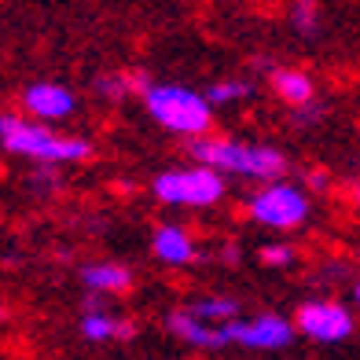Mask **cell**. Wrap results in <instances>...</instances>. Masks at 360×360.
<instances>
[{
    "instance_id": "11",
    "label": "cell",
    "mask_w": 360,
    "mask_h": 360,
    "mask_svg": "<svg viewBox=\"0 0 360 360\" xmlns=\"http://www.w3.org/2000/svg\"><path fill=\"white\" fill-rule=\"evenodd\" d=\"M81 335H85L89 342H114V338H133V323L129 320H118L103 313V309L89 305L85 316H81Z\"/></svg>"
},
{
    "instance_id": "1",
    "label": "cell",
    "mask_w": 360,
    "mask_h": 360,
    "mask_svg": "<svg viewBox=\"0 0 360 360\" xmlns=\"http://www.w3.org/2000/svg\"><path fill=\"white\" fill-rule=\"evenodd\" d=\"M188 151L195 155L199 166L217 169L221 176H250V180L276 184L287 173L283 151L280 147H269V143H239V140L202 136V140H191Z\"/></svg>"
},
{
    "instance_id": "15",
    "label": "cell",
    "mask_w": 360,
    "mask_h": 360,
    "mask_svg": "<svg viewBox=\"0 0 360 360\" xmlns=\"http://www.w3.org/2000/svg\"><path fill=\"white\" fill-rule=\"evenodd\" d=\"M151 89V81H147L143 74H103L100 77V92L110 96V100H125V96H133V92H147Z\"/></svg>"
},
{
    "instance_id": "3",
    "label": "cell",
    "mask_w": 360,
    "mask_h": 360,
    "mask_svg": "<svg viewBox=\"0 0 360 360\" xmlns=\"http://www.w3.org/2000/svg\"><path fill=\"white\" fill-rule=\"evenodd\" d=\"M143 107L166 133L188 140H202L214 122V103L188 85H151L143 92Z\"/></svg>"
},
{
    "instance_id": "10",
    "label": "cell",
    "mask_w": 360,
    "mask_h": 360,
    "mask_svg": "<svg viewBox=\"0 0 360 360\" xmlns=\"http://www.w3.org/2000/svg\"><path fill=\"white\" fill-rule=\"evenodd\" d=\"M151 250H155V257L162 261V265H176V269L191 265L195 254H199L191 232H184L180 224H162L155 232V239H151Z\"/></svg>"
},
{
    "instance_id": "20",
    "label": "cell",
    "mask_w": 360,
    "mask_h": 360,
    "mask_svg": "<svg viewBox=\"0 0 360 360\" xmlns=\"http://www.w3.org/2000/svg\"><path fill=\"white\" fill-rule=\"evenodd\" d=\"M353 298H356V305H360V280H356V287H353Z\"/></svg>"
},
{
    "instance_id": "2",
    "label": "cell",
    "mask_w": 360,
    "mask_h": 360,
    "mask_svg": "<svg viewBox=\"0 0 360 360\" xmlns=\"http://www.w3.org/2000/svg\"><path fill=\"white\" fill-rule=\"evenodd\" d=\"M0 143L4 151L41 162V166H63V162H81L92 155V143L81 136H59L41 122H26L15 114H0Z\"/></svg>"
},
{
    "instance_id": "12",
    "label": "cell",
    "mask_w": 360,
    "mask_h": 360,
    "mask_svg": "<svg viewBox=\"0 0 360 360\" xmlns=\"http://www.w3.org/2000/svg\"><path fill=\"white\" fill-rule=\"evenodd\" d=\"M272 89H276V96H280L283 103H290L294 110L309 107V103H313V96H316L313 77L302 74V70H272Z\"/></svg>"
},
{
    "instance_id": "4",
    "label": "cell",
    "mask_w": 360,
    "mask_h": 360,
    "mask_svg": "<svg viewBox=\"0 0 360 360\" xmlns=\"http://www.w3.org/2000/svg\"><path fill=\"white\" fill-rule=\"evenodd\" d=\"M151 191L166 206H214L224 199V176L210 166L166 169L155 176Z\"/></svg>"
},
{
    "instance_id": "19",
    "label": "cell",
    "mask_w": 360,
    "mask_h": 360,
    "mask_svg": "<svg viewBox=\"0 0 360 360\" xmlns=\"http://www.w3.org/2000/svg\"><path fill=\"white\" fill-rule=\"evenodd\" d=\"M309 180H313V188H323V184H327L323 173H309Z\"/></svg>"
},
{
    "instance_id": "9",
    "label": "cell",
    "mask_w": 360,
    "mask_h": 360,
    "mask_svg": "<svg viewBox=\"0 0 360 360\" xmlns=\"http://www.w3.org/2000/svg\"><path fill=\"white\" fill-rule=\"evenodd\" d=\"M166 331L173 338H180L184 346L191 349H224L228 346V335L224 327H214V323H202L199 316H191L188 309H173V313L166 316Z\"/></svg>"
},
{
    "instance_id": "17",
    "label": "cell",
    "mask_w": 360,
    "mask_h": 360,
    "mask_svg": "<svg viewBox=\"0 0 360 360\" xmlns=\"http://www.w3.org/2000/svg\"><path fill=\"white\" fill-rule=\"evenodd\" d=\"M290 22H294V30H298V34L313 37L316 26H320V8H316V0H294Z\"/></svg>"
},
{
    "instance_id": "5",
    "label": "cell",
    "mask_w": 360,
    "mask_h": 360,
    "mask_svg": "<svg viewBox=\"0 0 360 360\" xmlns=\"http://www.w3.org/2000/svg\"><path fill=\"white\" fill-rule=\"evenodd\" d=\"M250 217L265 228H276V232H290L309 217V199L302 188L276 180V184H265L250 199Z\"/></svg>"
},
{
    "instance_id": "14",
    "label": "cell",
    "mask_w": 360,
    "mask_h": 360,
    "mask_svg": "<svg viewBox=\"0 0 360 360\" xmlns=\"http://www.w3.org/2000/svg\"><path fill=\"white\" fill-rule=\"evenodd\" d=\"M191 316H199L202 323H214V327H224V323H232L239 320V302L236 298H228V294H214V298H199V302H191L184 305Z\"/></svg>"
},
{
    "instance_id": "8",
    "label": "cell",
    "mask_w": 360,
    "mask_h": 360,
    "mask_svg": "<svg viewBox=\"0 0 360 360\" xmlns=\"http://www.w3.org/2000/svg\"><path fill=\"white\" fill-rule=\"evenodd\" d=\"M22 107L41 122H63L77 110V100L67 85H56V81H37L22 92Z\"/></svg>"
},
{
    "instance_id": "13",
    "label": "cell",
    "mask_w": 360,
    "mask_h": 360,
    "mask_svg": "<svg viewBox=\"0 0 360 360\" xmlns=\"http://www.w3.org/2000/svg\"><path fill=\"white\" fill-rule=\"evenodd\" d=\"M89 290H100V294H118V290H129L133 287V272L125 265H114V261H100V265H89L81 272Z\"/></svg>"
},
{
    "instance_id": "16",
    "label": "cell",
    "mask_w": 360,
    "mask_h": 360,
    "mask_svg": "<svg viewBox=\"0 0 360 360\" xmlns=\"http://www.w3.org/2000/svg\"><path fill=\"white\" fill-rule=\"evenodd\" d=\"M250 96V85L247 81H239V77H224V81H214L206 92V100L214 103V107H224V103H236V100H247Z\"/></svg>"
},
{
    "instance_id": "18",
    "label": "cell",
    "mask_w": 360,
    "mask_h": 360,
    "mask_svg": "<svg viewBox=\"0 0 360 360\" xmlns=\"http://www.w3.org/2000/svg\"><path fill=\"white\" fill-rule=\"evenodd\" d=\"M294 257L298 254H294V247H287V243H269V247H261V261H265L269 269H287Z\"/></svg>"
},
{
    "instance_id": "21",
    "label": "cell",
    "mask_w": 360,
    "mask_h": 360,
    "mask_svg": "<svg viewBox=\"0 0 360 360\" xmlns=\"http://www.w3.org/2000/svg\"><path fill=\"white\" fill-rule=\"evenodd\" d=\"M353 199H356V210H360V184H356V191H353Z\"/></svg>"
},
{
    "instance_id": "6",
    "label": "cell",
    "mask_w": 360,
    "mask_h": 360,
    "mask_svg": "<svg viewBox=\"0 0 360 360\" xmlns=\"http://www.w3.org/2000/svg\"><path fill=\"white\" fill-rule=\"evenodd\" d=\"M224 335H228V346H243V349H257V353H276V349H287L294 342V323L276 316V313H257L247 320H232L224 323Z\"/></svg>"
},
{
    "instance_id": "7",
    "label": "cell",
    "mask_w": 360,
    "mask_h": 360,
    "mask_svg": "<svg viewBox=\"0 0 360 360\" xmlns=\"http://www.w3.org/2000/svg\"><path fill=\"white\" fill-rule=\"evenodd\" d=\"M294 331L313 338V342H323V346H331V342H342L353 335V313L342 302H305L298 305V313H294Z\"/></svg>"
}]
</instances>
